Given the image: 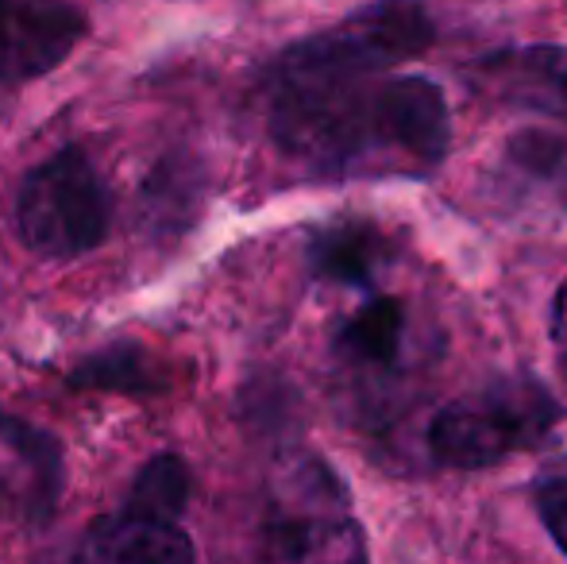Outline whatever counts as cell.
<instances>
[{"mask_svg":"<svg viewBox=\"0 0 567 564\" xmlns=\"http://www.w3.org/2000/svg\"><path fill=\"white\" fill-rule=\"evenodd\" d=\"M282 155L321 178H425L449 158V98L421 74H359L267 85Z\"/></svg>","mask_w":567,"mask_h":564,"instance_id":"6da1fadb","label":"cell"},{"mask_svg":"<svg viewBox=\"0 0 567 564\" xmlns=\"http://www.w3.org/2000/svg\"><path fill=\"white\" fill-rule=\"evenodd\" d=\"M564 422V402L533 376H494L463 391L429 422V452L455 472L494 468L533 452Z\"/></svg>","mask_w":567,"mask_h":564,"instance_id":"7a4b0ae2","label":"cell"},{"mask_svg":"<svg viewBox=\"0 0 567 564\" xmlns=\"http://www.w3.org/2000/svg\"><path fill=\"white\" fill-rule=\"evenodd\" d=\"M441 356V337L410 298L390 290H367L363 306L351 309L332 332V363L351 387V402L371 414H390L398 391L425 376Z\"/></svg>","mask_w":567,"mask_h":564,"instance_id":"3957f363","label":"cell"},{"mask_svg":"<svg viewBox=\"0 0 567 564\" xmlns=\"http://www.w3.org/2000/svg\"><path fill=\"white\" fill-rule=\"evenodd\" d=\"M436 43V23L421 0H374L329 31L286 47L267 66L262 85L329 82V78L386 74L421 59Z\"/></svg>","mask_w":567,"mask_h":564,"instance_id":"277c9868","label":"cell"},{"mask_svg":"<svg viewBox=\"0 0 567 564\" xmlns=\"http://www.w3.org/2000/svg\"><path fill=\"white\" fill-rule=\"evenodd\" d=\"M262 557L270 561H363L367 542L351 495L324 460L290 457L275 475Z\"/></svg>","mask_w":567,"mask_h":564,"instance_id":"5b68a950","label":"cell"},{"mask_svg":"<svg viewBox=\"0 0 567 564\" xmlns=\"http://www.w3.org/2000/svg\"><path fill=\"white\" fill-rule=\"evenodd\" d=\"M113 221V202L85 147H59L23 178L16 225L39 259H78L101 248Z\"/></svg>","mask_w":567,"mask_h":564,"instance_id":"8992f818","label":"cell"},{"mask_svg":"<svg viewBox=\"0 0 567 564\" xmlns=\"http://www.w3.org/2000/svg\"><path fill=\"white\" fill-rule=\"evenodd\" d=\"M66 488V452L59 437L28 418L0 410V519L43 530Z\"/></svg>","mask_w":567,"mask_h":564,"instance_id":"52a82bcc","label":"cell"},{"mask_svg":"<svg viewBox=\"0 0 567 564\" xmlns=\"http://www.w3.org/2000/svg\"><path fill=\"white\" fill-rule=\"evenodd\" d=\"M85 12L70 0H0V90L51 74L85 35Z\"/></svg>","mask_w":567,"mask_h":564,"instance_id":"ba28073f","label":"cell"},{"mask_svg":"<svg viewBox=\"0 0 567 564\" xmlns=\"http://www.w3.org/2000/svg\"><path fill=\"white\" fill-rule=\"evenodd\" d=\"M471 82L502 105L567 124V47H502L471 66Z\"/></svg>","mask_w":567,"mask_h":564,"instance_id":"9c48e42d","label":"cell"},{"mask_svg":"<svg viewBox=\"0 0 567 564\" xmlns=\"http://www.w3.org/2000/svg\"><path fill=\"white\" fill-rule=\"evenodd\" d=\"M309 267L321 283L348 290H374L398 264L394 233L371 217H343L321 225L309 236Z\"/></svg>","mask_w":567,"mask_h":564,"instance_id":"30bf717a","label":"cell"},{"mask_svg":"<svg viewBox=\"0 0 567 564\" xmlns=\"http://www.w3.org/2000/svg\"><path fill=\"white\" fill-rule=\"evenodd\" d=\"M78 557L85 561H116V564H182L194 561L197 550L182 522H155L143 514H105L90 526Z\"/></svg>","mask_w":567,"mask_h":564,"instance_id":"8fae6325","label":"cell"},{"mask_svg":"<svg viewBox=\"0 0 567 564\" xmlns=\"http://www.w3.org/2000/svg\"><path fill=\"white\" fill-rule=\"evenodd\" d=\"M205 205V166L189 151L163 155L151 166L140 194L143 228L155 240H178L186 228H194L197 213Z\"/></svg>","mask_w":567,"mask_h":564,"instance_id":"7c38bea8","label":"cell"},{"mask_svg":"<svg viewBox=\"0 0 567 564\" xmlns=\"http://www.w3.org/2000/svg\"><path fill=\"white\" fill-rule=\"evenodd\" d=\"M70 387H85V391H113V394H158L171 387V371L151 348L135 345V340H120V345L97 348L85 356L74 371H70Z\"/></svg>","mask_w":567,"mask_h":564,"instance_id":"4fadbf2b","label":"cell"},{"mask_svg":"<svg viewBox=\"0 0 567 564\" xmlns=\"http://www.w3.org/2000/svg\"><path fill=\"white\" fill-rule=\"evenodd\" d=\"M189 503V468L182 457L163 452V457H151L140 468V475L132 480V491L124 499L127 514H143V519L155 522H182Z\"/></svg>","mask_w":567,"mask_h":564,"instance_id":"5bb4252c","label":"cell"},{"mask_svg":"<svg viewBox=\"0 0 567 564\" xmlns=\"http://www.w3.org/2000/svg\"><path fill=\"white\" fill-rule=\"evenodd\" d=\"M533 503H537V514H540V522H545L548 534H553V542L567 553V457L556 460V464L537 480Z\"/></svg>","mask_w":567,"mask_h":564,"instance_id":"9a60e30c","label":"cell"},{"mask_svg":"<svg viewBox=\"0 0 567 564\" xmlns=\"http://www.w3.org/2000/svg\"><path fill=\"white\" fill-rule=\"evenodd\" d=\"M548 325H553V340L560 345V352L567 356V279L560 283V290H556V298H553Z\"/></svg>","mask_w":567,"mask_h":564,"instance_id":"2e32d148","label":"cell"},{"mask_svg":"<svg viewBox=\"0 0 567 564\" xmlns=\"http://www.w3.org/2000/svg\"><path fill=\"white\" fill-rule=\"evenodd\" d=\"M8 98V90H0V101H4Z\"/></svg>","mask_w":567,"mask_h":564,"instance_id":"e0dca14e","label":"cell"}]
</instances>
